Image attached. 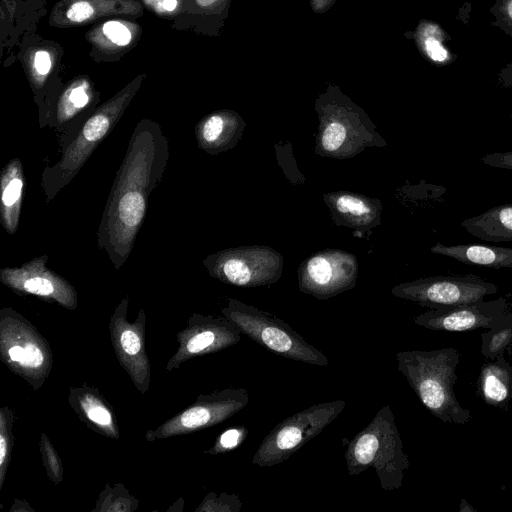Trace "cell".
<instances>
[{"label": "cell", "instance_id": "6da1fadb", "mask_svg": "<svg viewBox=\"0 0 512 512\" xmlns=\"http://www.w3.org/2000/svg\"><path fill=\"white\" fill-rule=\"evenodd\" d=\"M396 361L398 371L433 416L459 425L471 419L470 410L459 403L454 391L459 364L455 348L400 351Z\"/></svg>", "mask_w": 512, "mask_h": 512}, {"label": "cell", "instance_id": "7a4b0ae2", "mask_svg": "<svg viewBox=\"0 0 512 512\" xmlns=\"http://www.w3.org/2000/svg\"><path fill=\"white\" fill-rule=\"evenodd\" d=\"M403 448L394 414L385 405L348 444L344 455L348 474L356 476L373 468L383 490H397L409 467Z\"/></svg>", "mask_w": 512, "mask_h": 512}, {"label": "cell", "instance_id": "3957f363", "mask_svg": "<svg viewBox=\"0 0 512 512\" xmlns=\"http://www.w3.org/2000/svg\"><path fill=\"white\" fill-rule=\"evenodd\" d=\"M223 313L241 333L284 358L316 366H327V356L308 343L283 320L255 306L229 299Z\"/></svg>", "mask_w": 512, "mask_h": 512}, {"label": "cell", "instance_id": "277c9868", "mask_svg": "<svg viewBox=\"0 0 512 512\" xmlns=\"http://www.w3.org/2000/svg\"><path fill=\"white\" fill-rule=\"evenodd\" d=\"M317 111L319 127L315 154L318 156L346 159L366 148H383L388 145L372 121L358 107L322 105Z\"/></svg>", "mask_w": 512, "mask_h": 512}, {"label": "cell", "instance_id": "5b68a950", "mask_svg": "<svg viewBox=\"0 0 512 512\" xmlns=\"http://www.w3.org/2000/svg\"><path fill=\"white\" fill-rule=\"evenodd\" d=\"M345 406V400L327 401L287 417L264 437L252 458V464L271 467L287 460L331 424Z\"/></svg>", "mask_w": 512, "mask_h": 512}, {"label": "cell", "instance_id": "8992f818", "mask_svg": "<svg viewBox=\"0 0 512 512\" xmlns=\"http://www.w3.org/2000/svg\"><path fill=\"white\" fill-rule=\"evenodd\" d=\"M212 276L244 288L276 283L282 276L284 258L264 245H248L220 251L206 259Z\"/></svg>", "mask_w": 512, "mask_h": 512}, {"label": "cell", "instance_id": "52a82bcc", "mask_svg": "<svg viewBox=\"0 0 512 512\" xmlns=\"http://www.w3.org/2000/svg\"><path fill=\"white\" fill-rule=\"evenodd\" d=\"M498 287L472 274L441 275L402 282L391 289L393 296L438 309L482 301Z\"/></svg>", "mask_w": 512, "mask_h": 512}, {"label": "cell", "instance_id": "ba28073f", "mask_svg": "<svg viewBox=\"0 0 512 512\" xmlns=\"http://www.w3.org/2000/svg\"><path fill=\"white\" fill-rule=\"evenodd\" d=\"M358 259L341 249H325L306 258L298 268V288L319 300L356 286Z\"/></svg>", "mask_w": 512, "mask_h": 512}, {"label": "cell", "instance_id": "9c48e42d", "mask_svg": "<svg viewBox=\"0 0 512 512\" xmlns=\"http://www.w3.org/2000/svg\"><path fill=\"white\" fill-rule=\"evenodd\" d=\"M512 316L504 297L451 307L430 309L414 317V323L434 331L465 332L492 329Z\"/></svg>", "mask_w": 512, "mask_h": 512}, {"label": "cell", "instance_id": "30bf717a", "mask_svg": "<svg viewBox=\"0 0 512 512\" xmlns=\"http://www.w3.org/2000/svg\"><path fill=\"white\" fill-rule=\"evenodd\" d=\"M144 78L145 74L138 75L88 119L83 126L81 134L66 152L63 161L60 163L59 167L61 169L57 170L63 173L64 180L73 176V173L89 156L97 142L110 130L139 89Z\"/></svg>", "mask_w": 512, "mask_h": 512}, {"label": "cell", "instance_id": "8fae6325", "mask_svg": "<svg viewBox=\"0 0 512 512\" xmlns=\"http://www.w3.org/2000/svg\"><path fill=\"white\" fill-rule=\"evenodd\" d=\"M139 0H60L52 8L49 25L57 28L84 26L110 17H141Z\"/></svg>", "mask_w": 512, "mask_h": 512}, {"label": "cell", "instance_id": "7c38bea8", "mask_svg": "<svg viewBox=\"0 0 512 512\" xmlns=\"http://www.w3.org/2000/svg\"><path fill=\"white\" fill-rule=\"evenodd\" d=\"M323 200L333 222L352 229L355 237L370 236L372 230L381 224L383 205L377 198L350 191H335L325 193Z\"/></svg>", "mask_w": 512, "mask_h": 512}, {"label": "cell", "instance_id": "4fadbf2b", "mask_svg": "<svg viewBox=\"0 0 512 512\" xmlns=\"http://www.w3.org/2000/svg\"><path fill=\"white\" fill-rule=\"evenodd\" d=\"M141 28L137 23L124 19H108L97 23L86 34L90 55L97 61H114L121 58L137 43Z\"/></svg>", "mask_w": 512, "mask_h": 512}, {"label": "cell", "instance_id": "5bb4252c", "mask_svg": "<svg viewBox=\"0 0 512 512\" xmlns=\"http://www.w3.org/2000/svg\"><path fill=\"white\" fill-rule=\"evenodd\" d=\"M245 125L234 111L214 112L200 123L199 142L211 154L232 149L241 139Z\"/></svg>", "mask_w": 512, "mask_h": 512}, {"label": "cell", "instance_id": "9a60e30c", "mask_svg": "<svg viewBox=\"0 0 512 512\" xmlns=\"http://www.w3.org/2000/svg\"><path fill=\"white\" fill-rule=\"evenodd\" d=\"M478 392L488 406L499 410L509 408L512 402V366L504 355L481 366Z\"/></svg>", "mask_w": 512, "mask_h": 512}, {"label": "cell", "instance_id": "2e32d148", "mask_svg": "<svg viewBox=\"0 0 512 512\" xmlns=\"http://www.w3.org/2000/svg\"><path fill=\"white\" fill-rule=\"evenodd\" d=\"M431 252L468 265L493 269H512V248L478 243L455 245L437 243L431 248Z\"/></svg>", "mask_w": 512, "mask_h": 512}, {"label": "cell", "instance_id": "e0dca14e", "mask_svg": "<svg viewBox=\"0 0 512 512\" xmlns=\"http://www.w3.org/2000/svg\"><path fill=\"white\" fill-rule=\"evenodd\" d=\"M461 226L484 241H512V203L501 204L467 218L461 222Z\"/></svg>", "mask_w": 512, "mask_h": 512}, {"label": "cell", "instance_id": "ac0fdd59", "mask_svg": "<svg viewBox=\"0 0 512 512\" xmlns=\"http://www.w3.org/2000/svg\"><path fill=\"white\" fill-rule=\"evenodd\" d=\"M416 39L423 54L433 63L447 65L455 59L448 46L449 34L436 22L422 21Z\"/></svg>", "mask_w": 512, "mask_h": 512}, {"label": "cell", "instance_id": "d6986e66", "mask_svg": "<svg viewBox=\"0 0 512 512\" xmlns=\"http://www.w3.org/2000/svg\"><path fill=\"white\" fill-rule=\"evenodd\" d=\"M23 181L19 175L17 166L8 169L6 177L2 181V205L4 207L7 228H15L17 222L18 207L22 196Z\"/></svg>", "mask_w": 512, "mask_h": 512}, {"label": "cell", "instance_id": "ffe728a7", "mask_svg": "<svg viewBox=\"0 0 512 512\" xmlns=\"http://www.w3.org/2000/svg\"><path fill=\"white\" fill-rule=\"evenodd\" d=\"M481 354L488 360H495L510 353L512 348V316L502 325L481 333Z\"/></svg>", "mask_w": 512, "mask_h": 512}, {"label": "cell", "instance_id": "44dd1931", "mask_svg": "<svg viewBox=\"0 0 512 512\" xmlns=\"http://www.w3.org/2000/svg\"><path fill=\"white\" fill-rule=\"evenodd\" d=\"M56 57L46 47H37L28 50L24 66L30 79L40 84L43 82L54 68Z\"/></svg>", "mask_w": 512, "mask_h": 512}, {"label": "cell", "instance_id": "7402d4cb", "mask_svg": "<svg viewBox=\"0 0 512 512\" xmlns=\"http://www.w3.org/2000/svg\"><path fill=\"white\" fill-rule=\"evenodd\" d=\"M493 26L501 29L512 40V0H495L490 8Z\"/></svg>", "mask_w": 512, "mask_h": 512}, {"label": "cell", "instance_id": "603a6c76", "mask_svg": "<svg viewBox=\"0 0 512 512\" xmlns=\"http://www.w3.org/2000/svg\"><path fill=\"white\" fill-rule=\"evenodd\" d=\"M143 7L163 18H176L184 0H139Z\"/></svg>", "mask_w": 512, "mask_h": 512}, {"label": "cell", "instance_id": "cb8c5ba5", "mask_svg": "<svg viewBox=\"0 0 512 512\" xmlns=\"http://www.w3.org/2000/svg\"><path fill=\"white\" fill-rule=\"evenodd\" d=\"M89 88V80L80 77L67 88L65 98L74 108L81 109L89 102Z\"/></svg>", "mask_w": 512, "mask_h": 512}, {"label": "cell", "instance_id": "d4e9b609", "mask_svg": "<svg viewBox=\"0 0 512 512\" xmlns=\"http://www.w3.org/2000/svg\"><path fill=\"white\" fill-rule=\"evenodd\" d=\"M248 435V429L244 426L226 430L218 439L216 450L227 451L238 447Z\"/></svg>", "mask_w": 512, "mask_h": 512}, {"label": "cell", "instance_id": "484cf974", "mask_svg": "<svg viewBox=\"0 0 512 512\" xmlns=\"http://www.w3.org/2000/svg\"><path fill=\"white\" fill-rule=\"evenodd\" d=\"M25 291L37 295L48 296L54 292L52 281L44 276L29 277L23 282Z\"/></svg>", "mask_w": 512, "mask_h": 512}, {"label": "cell", "instance_id": "4316f807", "mask_svg": "<svg viewBox=\"0 0 512 512\" xmlns=\"http://www.w3.org/2000/svg\"><path fill=\"white\" fill-rule=\"evenodd\" d=\"M481 161L491 167L512 170V151L486 154Z\"/></svg>", "mask_w": 512, "mask_h": 512}, {"label": "cell", "instance_id": "83f0119b", "mask_svg": "<svg viewBox=\"0 0 512 512\" xmlns=\"http://www.w3.org/2000/svg\"><path fill=\"white\" fill-rule=\"evenodd\" d=\"M121 345L126 353L130 355L136 354L140 350L138 335L131 330L124 331L121 335Z\"/></svg>", "mask_w": 512, "mask_h": 512}, {"label": "cell", "instance_id": "f1b7e54d", "mask_svg": "<svg viewBox=\"0 0 512 512\" xmlns=\"http://www.w3.org/2000/svg\"><path fill=\"white\" fill-rule=\"evenodd\" d=\"M43 362L41 351L34 345H27L24 348V356L20 363L29 367L40 366Z\"/></svg>", "mask_w": 512, "mask_h": 512}, {"label": "cell", "instance_id": "f546056e", "mask_svg": "<svg viewBox=\"0 0 512 512\" xmlns=\"http://www.w3.org/2000/svg\"><path fill=\"white\" fill-rule=\"evenodd\" d=\"M87 416L93 422L99 423L101 425H109L111 422L110 413L103 407H91L87 410Z\"/></svg>", "mask_w": 512, "mask_h": 512}, {"label": "cell", "instance_id": "4dcf8cb0", "mask_svg": "<svg viewBox=\"0 0 512 512\" xmlns=\"http://www.w3.org/2000/svg\"><path fill=\"white\" fill-rule=\"evenodd\" d=\"M498 80L504 87L512 88V62L500 70Z\"/></svg>", "mask_w": 512, "mask_h": 512}, {"label": "cell", "instance_id": "1f68e13d", "mask_svg": "<svg viewBox=\"0 0 512 512\" xmlns=\"http://www.w3.org/2000/svg\"><path fill=\"white\" fill-rule=\"evenodd\" d=\"M9 356L13 361H21L24 356V348L20 346H13L9 349Z\"/></svg>", "mask_w": 512, "mask_h": 512}, {"label": "cell", "instance_id": "d6a6232c", "mask_svg": "<svg viewBox=\"0 0 512 512\" xmlns=\"http://www.w3.org/2000/svg\"><path fill=\"white\" fill-rule=\"evenodd\" d=\"M460 512H476V509L467 502L466 499L462 498L459 506Z\"/></svg>", "mask_w": 512, "mask_h": 512}, {"label": "cell", "instance_id": "836d02e7", "mask_svg": "<svg viewBox=\"0 0 512 512\" xmlns=\"http://www.w3.org/2000/svg\"><path fill=\"white\" fill-rule=\"evenodd\" d=\"M5 455H6V443H5V439L3 437H1V440H0V464L1 465L4 462Z\"/></svg>", "mask_w": 512, "mask_h": 512}, {"label": "cell", "instance_id": "e575fe53", "mask_svg": "<svg viewBox=\"0 0 512 512\" xmlns=\"http://www.w3.org/2000/svg\"><path fill=\"white\" fill-rule=\"evenodd\" d=\"M511 424H512V420H511Z\"/></svg>", "mask_w": 512, "mask_h": 512}]
</instances>
